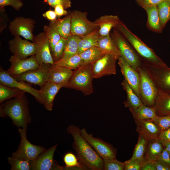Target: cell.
Returning <instances> with one entry per match:
<instances>
[{
  "instance_id": "obj_1",
  "label": "cell",
  "mask_w": 170,
  "mask_h": 170,
  "mask_svg": "<svg viewBox=\"0 0 170 170\" xmlns=\"http://www.w3.org/2000/svg\"><path fill=\"white\" fill-rule=\"evenodd\" d=\"M67 132L72 136L73 146L76 155L86 169L104 170L103 159L82 136L81 129L72 125L68 126Z\"/></svg>"
},
{
  "instance_id": "obj_2",
  "label": "cell",
  "mask_w": 170,
  "mask_h": 170,
  "mask_svg": "<svg viewBox=\"0 0 170 170\" xmlns=\"http://www.w3.org/2000/svg\"><path fill=\"white\" fill-rule=\"evenodd\" d=\"M25 93L8 100L0 106V116L9 117L19 128H26L31 121L30 115L28 101Z\"/></svg>"
},
{
  "instance_id": "obj_3",
  "label": "cell",
  "mask_w": 170,
  "mask_h": 170,
  "mask_svg": "<svg viewBox=\"0 0 170 170\" xmlns=\"http://www.w3.org/2000/svg\"><path fill=\"white\" fill-rule=\"evenodd\" d=\"M114 28L118 31L127 39L142 61L160 66H168L153 49L132 32L122 22L120 21Z\"/></svg>"
},
{
  "instance_id": "obj_4",
  "label": "cell",
  "mask_w": 170,
  "mask_h": 170,
  "mask_svg": "<svg viewBox=\"0 0 170 170\" xmlns=\"http://www.w3.org/2000/svg\"><path fill=\"white\" fill-rule=\"evenodd\" d=\"M91 64L82 65L73 71L65 87L82 92L85 95L94 92Z\"/></svg>"
},
{
  "instance_id": "obj_5",
  "label": "cell",
  "mask_w": 170,
  "mask_h": 170,
  "mask_svg": "<svg viewBox=\"0 0 170 170\" xmlns=\"http://www.w3.org/2000/svg\"><path fill=\"white\" fill-rule=\"evenodd\" d=\"M110 36L119 50L120 56L137 71V68L141 66L142 60L132 46L115 28Z\"/></svg>"
},
{
  "instance_id": "obj_6",
  "label": "cell",
  "mask_w": 170,
  "mask_h": 170,
  "mask_svg": "<svg viewBox=\"0 0 170 170\" xmlns=\"http://www.w3.org/2000/svg\"><path fill=\"white\" fill-rule=\"evenodd\" d=\"M141 66L145 70L158 89L170 94V68L142 60Z\"/></svg>"
},
{
  "instance_id": "obj_7",
  "label": "cell",
  "mask_w": 170,
  "mask_h": 170,
  "mask_svg": "<svg viewBox=\"0 0 170 170\" xmlns=\"http://www.w3.org/2000/svg\"><path fill=\"white\" fill-rule=\"evenodd\" d=\"M140 78V99L144 105L154 107L158 89L145 70L141 66L137 69Z\"/></svg>"
},
{
  "instance_id": "obj_8",
  "label": "cell",
  "mask_w": 170,
  "mask_h": 170,
  "mask_svg": "<svg viewBox=\"0 0 170 170\" xmlns=\"http://www.w3.org/2000/svg\"><path fill=\"white\" fill-rule=\"evenodd\" d=\"M26 128H18L21 140L17 150L12 156L31 162L46 150L44 147L31 143L27 138Z\"/></svg>"
},
{
  "instance_id": "obj_9",
  "label": "cell",
  "mask_w": 170,
  "mask_h": 170,
  "mask_svg": "<svg viewBox=\"0 0 170 170\" xmlns=\"http://www.w3.org/2000/svg\"><path fill=\"white\" fill-rule=\"evenodd\" d=\"M71 14V34L81 37L98 27L95 21L88 19L87 12L75 10Z\"/></svg>"
},
{
  "instance_id": "obj_10",
  "label": "cell",
  "mask_w": 170,
  "mask_h": 170,
  "mask_svg": "<svg viewBox=\"0 0 170 170\" xmlns=\"http://www.w3.org/2000/svg\"><path fill=\"white\" fill-rule=\"evenodd\" d=\"M117 59V57L114 55L105 54L91 64V71L93 78L115 75L116 72V62Z\"/></svg>"
},
{
  "instance_id": "obj_11",
  "label": "cell",
  "mask_w": 170,
  "mask_h": 170,
  "mask_svg": "<svg viewBox=\"0 0 170 170\" xmlns=\"http://www.w3.org/2000/svg\"><path fill=\"white\" fill-rule=\"evenodd\" d=\"M9 48L13 55L20 59L35 55L37 47L35 42L22 39L20 36H14L8 42Z\"/></svg>"
},
{
  "instance_id": "obj_12",
  "label": "cell",
  "mask_w": 170,
  "mask_h": 170,
  "mask_svg": "<svg viewBox=\"0 0 170 170\" xmlns=\"http://www.w3.org/2000/svg\"><path fill=\"white\" fill-rule=\"evenodd\" d=\"M35 24V22L32 19L17 17L10 22L8 28L12 35L20 36L26 40L33 42V31Z\"/></svg>"
},
{
  "instance_id": "obj_13",
  "label": "cell",
  "mask_w": 170,
  "mask_h": 170,
  "mask_svg": "<svg viewBox=\"0 0 170 170\" xmlns=\"http://www.w3.org/2000/svg\"><path fill=\"white\" fill-rule=\"evenodd\" d=\"M82 136L103 159L116 157V150L110 144L88 133L85 128L81 129Z\"/></svg>"
},
{
  "instance_id": "obj_14",
  "label": "cell",
  "mask_w": 170,
  "mask_h": 170,
  "mask_svg": "<svg viewBox=\"0 0 170 170\" xmlns=\"http://www.w3.org/2000/svg\"><path fill=\"white\" fill-rule=\"evenodd\" d=\"M33 42L36 45L35 56L39 64L54 65V61L51 53L49 40L45 33L42 32L34 36Z\"/></svg>"
},
{
  "instance_id": "obj_15",
  "label": "cell",
  "mask_w": 170,
  "mask_h": 170,
  "mask_svg": "<svg viewBox=\"0 0 170 170\" xmlns=\"http://www.w3.org/2000/svg\"><path fill=\"white\" fill-rule=\"evenodd\" d=\"M0 84L13 88H17L30 94L33 96L41 104H42L39 90L36 89L24 81H18L9 74L6 71L0 68Z\"/></svg>"
},
{
  "instance_id": "obj_16",
  "label": "cell",
  "mask_w": 170,
  "mask_h": 170,
  "mask_svg": "<svg viewBox=\"0 0 170 170\" xmlns=\"http://www.w3.org/2000/svg\"><path fill=\"white\" fill-rule=\"evenodd\" d=\"M9 60L11 66L6 71L12 76L18 75L36 69L40 65L35 55L23 59L18 58L13 55L11 56Z\"/></svg>"
},
{
  "instance_id": "obj_17",
  "label": "cell",
  "mask_w": 170,
  "mask_h": 170,
  "mask_svg": "<svg viewBox=\"0 0 170 170\" xmlns=\"http://www.w3.org/2000/svg\"><path fill=\"white\" fill-rule=\"evenodd\" d=\"M49 65L42 63L36 69L12 76L17 80L28 82L41 87L48 81Z\"/></svg>"
},
{
  "instance_id": "obj_18",
  "label": "cell",
  "mask_w": 170,
  "mask_h": 170,
  "mask_svg": "<svg viewBox=\"0 0 170 170\" xmlns=\"http://www.w3.org/2000/svg\"><path fill=\"white\" fill-rule=\"evenodd\" d=\"M118 64L124 79L140 99L139 91L140 78L138 71L133 69L121 56L117 59Z\"/></svg>"
},
{
  "instance_id": "obj_19",
  "label": "cell",
  "mask_w": 170,
  "mask_h": 170,
  "mask_svg": "<svg viewBox=\"0 0 170 170\" xmlns=\"http://www.w3.org/2000/svg\"><path fill=\"white\" fill-rule=\"evenodd\" d=\"M57 144L41 153L34 160L30 162L31 170H53L55 162L53 157Z\"/></svg>"
},
{
  "instance_id": "obj_20",
  "label": "cell",
  "mask_w": 170,
  "mask_h": 170,
  "mask_svg": "<svg viewBox=\"0 0 170 170\" xmlns=\"http://www.w3.org/2000/svg\"><path fill=\"white\" fill-rule=\"evenodd\" d=\"M63 86L47 81L39 90L42 104L46 109L49 111L52 110L53 101L60 89Z\"/></svg>"
},
{
  "instance_id": "obj_21",
  "label": "cell",
  "mask_w": 170,
  "mask_h": 170,
  "mask_svg": "<svg viewBox=\"0 0 170 170\" xmlns=\"http://www.w3.org/2000/svg\"><path fill=\"white\" fill-rule=\"evenodd\" d=\"M73 72L71 69L49 65L48 81L65 88Z\"/></svg>"
},
{
  "instance_id": "obj_22",
  "label": "cell",
  "mask_w": 170,
  "mask_h": 170,
  "mask_svg": "<svg viewBox=\"0 0 170 170\" xmlns=\"http://www.w3.org/2000/svg\"><path fill=\"white\" fill-rule=\"evenodd\" d=\"M136 131L147 140L158 138L161 132L152 119L135 120Z\"/></svg>"
},
{
  "instance_id": "obj_23",
  "label": "cell",
  "mask_w": 170,
  "mask_h": 170,
  "mask_svg": "<svg viewBox=\"0 0 170 170\" xmlns=\"http://www.w3.org/2000/svg\"><path fill=\"white\" fill-rule=\"evenodd\" d=\"M154 107L157 116L170 115V94L158 89Z\"/></svg>"
},
{
  "instance_id": "obj_24",
  "label": "cell",
  "mask_w": 170,
  "mask_h": 170,
  "mask_svg": "<svg viewBox=\"0 0 170 170\" xmlns=\"http://www.w3.org/2000/svg\"><path fill=\"white\" fill-rule=\"evenodd\" d=\"M120 20L117 15H110L101 16L96 20L95 22L99 28L101 36L110 34L112 28H115Z\"/></svg>"
},
{
  "instance_id": "obj_25",
  "label": "cell",
  "mask_w": 170,
  "mask_h": 170,
  "mask_svg": "<svg viewBox=\"0 0 170 170\" xmlns=\"http://www.w3.org/2000/svg\"><path fill=\"white\" fill-rule=\"evenodd\" d=\"M163 149L162 143L158 138L148 140L144 161L154 162L158 161Z\"/></svg>"
},
{
  "instance_id": "obj_26",
  "label": "cell",
  "mask_w": 170,
  "mask_h": 170,
  "mask_svg": "<svg viewBox=\"0 0 170 170\" xmlns=\"http://www.w3.org/2000/svg\"><path fill=\"white\" fill-rule=\"evenodd\" d=\"M49 25L56 30L61 37L67 39L71 35V14L63 18L51 21Z\"/></svg>"
},
{
  "instance_id": "obj_27",
  "label": "cell",
  "mask_w": 170,
  "mask_h": 170,
  "mask_svg": "<svg viewBox=\"0 0 170 170\" xmlns=\"http://www.w3.org/2000/svg\"><path fill=\"white\" fill-rule=\"evenodd\" d=\"M100 36L98 27L92 32L81 37L79 42L77 54H80L92 47H97Z\"/></svg>"
},
{
  "instance_id": "obj_28",
  "label": "cell",
  "mask_w": 170,
  "mask_h": 170,
  "mask_svg": "<svg viewBox=\"0 0 170 170\" xmlns=\"http://www.w3.org/2000/svg\"><path fill=\"white\" fill-rule=\"evenodd\" d=\"M147 20L146 26L151 31L157 33H161L163 29L161 26L157 6L145 8Z\"/></svg>"
},
{
  "instance_id": "obj_29",
  "label": "cell",
  "mask_w": 170,
  "mask_h": 170,
  "mask_svg": "<svg viewBox=\"0 0 170 170\" xmlns=\"http://www.w3.org/2000/svg\"><path fill=\"white\" fill-rule=\"evenodd\" d=\"M97 47L105 54H112L118 58L120 56L119 50L110 34L100 36L98 40Z\"/></svg>"
},
{
  "instance_id": "obj_30",
  "label": "cell",
  "mask_w": 170,
  "mask_h": 170,
  "mask_svg": "<svg viewBox=\"0 0 170 170\" xmlns=\"http://www.w3.org/2000/svg\"><path fill=\"white\" fill-rule=\"evenodd\" d=\"M135 120L153 119L157 115L154 107L142 104L137 108L129 109Z\"/></svg>"
},
{
  "instance_id": "obj_31",
  "label": "cell",
  "mask_w": 170,
  "mask_h": 170,
  "mask_svg": "<svg viewBox=\"0 0 170 170\" xmlns=\"http://www.w3.org/2000/svg\"><path fill=\"white\" fill-rule=\"evenodd\" d=\"M123 88L126 91L127 99L123 104L125 106L129 109L138 107L143 104L140 99L135 93L125 79L121 83Z\"/></svg>"
},
{
  "instance_id": "obj_32",
  "label": "cell",
  "mask_w": 170,
  "mask_h": 170,
  "mask_svg": "<svg viewBox=\"0 0 170 170\" xmlns=\"http://www.w3.org/2000/svg\"><path fill=\"white\" fill-rule=\"evenodd\" d=\"M81 38V37L71 34L66 39L63 53L60 59H65L77 54Z\"/></svg>"
},
{
  "instance_id": "obj_33",
  "label": "cell",
  "mask_w": 170,
  "mask_h": 170,
  "mask_svg": "<svg viewBox=\"0 0 170 170\" xmlns=\"http://www.w3.org/2000/svg\"><path fill=\"white\" fill-rule=\"evenodd\" d=\"M105 54L98 47L93 46L79 54L82 60L83 65L92 64Z\"/></svg>"
},
{
  "instance_id": "obj_34",
  "label": "cell",
  "mask_w": 170,
  "mask_h": 170,
  "mask_svg": "<svg viewBox=\"0 0 170 170\" xmlns=\"http://www.w3.org/2000/svg\"><path fill=\"white\" fill-rule=\"evenodd\" d=\"M82 64V60L78 54L65 59H60L54 62V65L62 66L72 70H76Z\"/></svg>"
},
{
  "instance_id": "obj_35",
  "label": "cell",
  "mask_w": 170,
  "mask_h": 170,
  "mask_svg": "<svg viewBox=\"0 0 170 170\" xmlns=\"http://www.w3.org/2000/svg\"><path fill=\"white\" fill-rule=\"evenodd\" d=\"M63 160L65 165V167H63V169H70L73 168L86 169L77 156L72 152L66 153L64 155Z\"/></svg>"
},
{
  "instance_id": "obj_36",
  "label": "cell",
  "mask_w": 170,
  "mask_h": 170,
  "mask_svg": "<svg viewBox=\"0 0 170 170\" xmlns=\"http://www.w3.org/2000/svg\"><path fill=\"white\" fill-rule=\"evenodd\" d=\"M158 14L163 29L170 20V0H165L157 6Z\"/></svg>"
},
{
  "instance_id": "obj_37",
  "label": "cell",
  "mask_w": 170,
  "mask_h": 170,
  "mask_svg": "<svg viewBox=\"0 0 170 170\" xmlns=\"http://www.w3.org/2000/svg\"><path fill=\"white\" fill-rule=\"evenodd\" d=\"M147 141L143 137L139 136L137 143L134 148L131 159L144 160Z\"/></svg>"
},
{
  "instance_id": "obj_38",
  "label": "cell",
  "mask_w": 170,
  "mask_h": 170,
  "mask_svg": "<svg viewBox=\"0 0 170 170\" xmlns=\"http://www.w3.org/2000/svg\"><path fill=\"white\" fill-rule=\"evenodd\" d=\"M26 93L22 90L15 88L0 85V102L12 98H15L20 94Z\"/></svg>"
},
{
  "instance_id": "obj_39",
  "label": "cell",
  "mask_w": 170,
  "mask_h": 170,
  "mask_svg": "<svg viewBox=\"0 0 170 170\" xmlns=\"http://www.w3.org/2000/svg\"><path fill=\"white\" fill-rule=\"evenodd\" d=\"M11 170H31L30 162L12 156L8 158Z\"/></svg>"
},
{
  "instance_id": "obj_40",
  "label": "cell",
  "mask_w": 170,
  "mask_h": 170,
  "mask_svg": "<svg viewBox=\"0 0 170 170\" xmlns=\"http://www.w3.org/2000/svg\"><path fill=\"white\" fill-rule=\"evenodd\" d=\"M43 30L49 40L50 50L52 52L54 46L60 40L61 37L56 30L49 25L45 26Z\"/></svg>"
},
{
  "instance_id": "obj_41",
  "label": "cell",
  "mask_w": 170,
  "mask_h": 170,
  "mask_svg": "<svg viewBox=\"0 0 170 170\" xmlns=\"http://www.w3.org/2000/svg\"><path fill=\"white\" fill-rule=\"evenodd\" d=\"M104 170H123L125 168L124 162H122L117 160L116 158L103 159Z\"/></svg>"
},
{
  "instance_id": "obj_42",
  "label": "cell",
  "mask_w": 170,
  "mask_h": 170,
  "mask_svg": "<svg viewBox=\"0 0 170 170\" xmlns=\"http://www.w3.org/2000/svg\"><path fill=\"white\" fill-rule=\"evenodd\" d=\"M66 39L61 37L60 40L54 46L52 52V55L54 61L58 60L62 57Z\"/></svg>"
},
{
  "instance_id": "obj_43",
  "label": "cell",
  "mask_w": 170,
  "mask_h": 170,
  "mask_svg": "<svg viewBox=\"0 0 170 170\" xmlns=\"http://www.w3.org/2000/svg\"><path fill=\"white\" fill-rule=\"evenodd\" d=\"M152 120L157 126L161 132L170 128V115L162 116H156Z\"/></svg>"
},
{
  "instance_id": "obj_44",
  "label": "cell",
  "mask_w": 170,
  "mask_h": 170,
  "mask_svg": "<svg viewBox=\"0 0 170 170\" xmlns=\"http://www.w3.org/2000/svg\"><path fill=\"white\" fill-rule=\"evenodd\" d=\"M144 160L132 159L131 158L124 162L125 170H140Z\"/></svg>"
},
{
  "instance_id": "obj_45",
  "label": "cell",
  "mask_w": 170,
  "mask_h": 170,
  "mask_svg": "<svg viewBox=\"0 0 170 170\" xmlns=\"http://www.w3.org/2000/svg\"><path fill=\"white\" fill-rule=\"evenodd\" d=\"M23 5L21 0H0V9L3 8L7 6H10L14 9L19 10Z\"/></svg>"
},
{
  "instance_id": "obj_46",
  "label": "cell",
  "mask_w": 170,
  "mask_h": 170,
  "mask_svg": "<svg viewBox=\"0 0 170 170\" xmlns=\"http://www.w3.org/2000/svg\"><path fill=\"white\" fill-rule=\"evenodd\" d=\"M165 0H136L138 5L144 9L153 6H157L159 4Z\"/></svg>"
},
{
  "instance_id": "obj_47",
  "label": "cell",
  "mask_w": 170,
  "mask_h": 170,
  "mask_svg": "<svg viewBox=\"0 0 170 170\" xmlns=\"http://www.w3.org/2000/svg\"><path fill=\"white\" fill-rule=\"evenodd\" d=\"M44 2L54 8L56 5L60 4L65 9L71 7V2L70 0H44Z\"/></svg>"
},
{
  "instance_id": "obj_48",
  "label": "cell",
  "mask_w": 170,
  "mask_h": 170,
  "mask_svg": "<svg viewBox=\"0 0 170 170\" xmlns=\"http://www.w3.org/2000/svg\"><path fill=\"white\" fill-rule=\"evenodd\" d=\"M158 161L162 162L170 167V155L164 148L159 156Z\"/></svg>"
},
{
  "instance_id": "obj_49",
  "label": "cell",
  "mask_w": 170,
  "mask_h": 170,
  "mask_svg": "<svg viewBox=\"0 0 170 170\" xmlns=\"http://www.w3.org/2000/svg\"><path fill=\"white\" fill-rule=\"evenodd\" d=\"M158 139L162 143L170 142V128L166 130L161 132Z\"/></svg>"
},
{
  "instance_id": "obj_50",
  "label": "cell",
  "mask_w": 170,
  "mask_h": 170,
  "mask_svg": "<svg viewBox=\"0 0 170 170\" xmlns=\"http://www.w3.org/2000/svg\"><path fill=\"white\" fill-rule=\"evenodd\" d=\"M54 8V11L58 17L66 15L67 14V11L65 10V9L61 5H58Z\"/></svg>"
},
{
  "instance_id": "obj_51",
  "label": "cell",
  "mask_w": 170,
  "mask_h": 170,
  "mask_svg": "<svg viewBox=\"0 0 170 170\" xmlns=\"http://www.w3.org/2000/svg\"><path fill=\"white\" fill-rule=\"evenodd\" d=\"M153 162L156 170H170V167L161 161H157Z\"/></svg>"
},
{
  "instance_id": "obj_52",
  "label": "cell",
  "mask_w": 170,
  "mask_h": 170,
  "mask_svg": "<svg viewBox=\"0 0 170 170\" xmlns=\"http://www.w3.org/2000/svg\"><path fill=\"white\" fill-rule=\"evenodd\" d=\"M141 170H156L153 162L145 161L142 164Z\"/></svg>"
},
{
  "instance_id": "obj_53",
  "label": "cell",
  "mask_w": 170,
  "mask_h": 170,
  "mask_svg": "<svg viewBox=\"0 0 170 170\" xmlns=\"http://www.w3.org/2000/svg\"><path fill=\"white\" fill-rule=\"evenodd\" d=\"M42 16L51 21L55 20L57 16L54 11L52 10H49L46 11L42 14Z\"/></svg>"
},
{
  "instance_id": "obj_54",
  "label": "cell",
  "mask_w": 170,
  "mask_h": 170,
  "mask_svg": "<svg viewBox=\"0 0 170 170\" xmlns=\"http://www.w3.org/2000/svg\"><path fill=\"white\" fill-rule=\"evenodd\" d=\"M4 9H0L1 13V18L3 19V21L0 22V31H2V30L4 29L5 27L6 26L7 23L5 21V20H6L8 17L7 16V14L5 13L4 11Z\"/></svg>"
}]
</instances>
